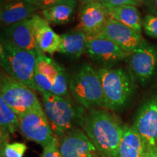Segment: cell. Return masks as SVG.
<instances>
[{"instance_id":"obj_10","label":"cell","mask_w":157,"mask_h":157,"mask_svg":"<svg viewBox=\"0 0 157 157\" xmlns=\"http://www.w3.org/2000/svg\"><path fill=\"white\" fill-rule=\"evenodd\" d=\"M147 148L157 146V95L145 102L132 125Z\"/></svg>"},{"instance_id":"obj_7","label":"cell","mask_w":157,"mask_h":157,"mask_svg":"<svg viewBox=\"0 0 157 157\" xmlns=\"http://www.w3.org/2000/svg\"><path fill=\"white\" fill-rule=\"evenodd\" d=\"M20 130L29 140L43 148L54 139L56 135L45 115L43 107L18 116Z\"/></svg>"},{"instance_id":"obj_26","label":"cell","mask_w":157,"mask_h":157,"mask_svg":"<svg viewBox=\"0 0 157 157\" xmlns=\"http://www.w3.org/2000/svg\"><path fill=\"white\" fill-rule=\"evenodd\" d=\"M103 4L107 8L119 7L122 5H132L135 7H140L143 5L144 0H97Z\"/></svg>"},{"instance_id":"obj_2","label":"cell","mask_w":157,"mask_h":157,"mask_svg":"<svg viewBox=\"0 0 157 157\" xmlns=\"http://www.w3.org/2000/svg\"><path fill=\"white\" fill-rule=\"evenodd\" d=\"M41 95L43 110L58 139L71 130L84 128L86 114L84 108L74 103L71 98H62L49 93Z\"/></svg>"},{"instance_id":"obj_14","label":"cell","mask_w":157,"mask_h":157,"mask_svg":"<svg viewBox=\"0 0 157 157\" xmlns=\"http://www.w3.org/2000/svg\"><path fill=\"white\" fill-rule=\"evenodd\" d=\"M98 35L109 39L128 55L144 42L140 34L112 18L108 21Z\"/></svg>"},{"instance_id":"obj_29","label":"cell","mask_w":157,"mask_h":157,"mask_svg":"<svg viewBox=\"0 0 157 157\" xmlns=\"http://www.w3.org/2000/svg\"><path fill=\"white\" fill-rule=\"evenodd\" d=\"M143 5L149 14L157 16V0H144Z\"/></svg>"},{"instance_id":"obj_6","label":"cell","mask_w":157,"mask_h":157,"mask_svg":"<svg viewBox=\"0 0 157 157\" xmlns=\"http://www.w3.org/2000/svg\"><path fill=\"white\" fill-rule=\"evenodd\" d=\"M0 97L18 116L42 108L34 90L4 71L0 75Z\"/></svg>"},{"instance_id":"obj_11","label":"cell","mask_w":157,"mask_h":157,"mask_svg":"<svg viewBox=\"0 0 157 157\" xmlns=\"http://www.w3.org/2000/svg\"><path fill=\"white\" fill-rule=\"evenodd\" d=\"M63 157H98L99 154L87 134L82 129L71 130L59 139Z\"/></svg>"},{"instance_id":"obj_3","label":"cell","mask_w":157,"mask_h":157,"mask_svg":"<svg viewBox=\"0 0 157 157\" xmlns=\"http://www.w3.org/2000/svg\"><path fill=\"white\" fill-rule=\"evenodd\" d=\"M98 71L103 90V107L116 111L126 106L136 89L133 74L122 68H101Z\"/></svg>"},{"instance_id":"obj_30","label":"cell","mask_w":157,"mask_h":157,"mask_svg":"<svg viewBox=\"0 0 157 157\" xmlns=\"http://www.w3.org/2000/svg\"><path fill=\"white\" fill-rule=\"evenodd\" d=\"M144 157H157V146L147 148Z\"/></svg>"},{"instance_id":"obj_25","label":"cell","mask_w":157,"mask_h":157,"mask_svg":"<svg viewBox=\"0 0 157 157\" xmlns=\"http://www.w3.org/2000/svg\"><path fill=\"white\" fill-rule=\"evenodd\" d=\"M143 28L148 36L157 38V16L147 15L143 21Z\"/></svg>"},{"instance_id":"obj_12","label":"cell","mask_w":157,"mask_h":157,"mask_svg":"<svg viewBox=\"0 0 157 157\" xmlns=\"http://www.w3.org/2000/svg\"><path fill=\"white\" fill-rule=\"evenodd\" d=\"M1 42L23 50L36 51L34 15L30 18L5 27L2 32Z\"/></svg>"},{"instance_id":"obj_17","label":"cell","mask_w":157,"mask_h":157,"mask_svg":"<svg viewBox=\"0 0 157 157\" xmlns=\"http://www.w3.org/2000/svg\"><path fill=\"white\" fill-rule=\"evenodd\" d=\"M34 34L37 48L44 53L52 55L58 52L61 38L50 27V23L38 14L34 15Z\"/></svg>"},{"instance_id":"obj_4","label":"cell","mask_w":157,"mask_h":157,"mask_svg":"<svg viewBox=\"0 0 157 157\" xmlns=\"http://www.w3.org/2000/svg\"><path fill=\"white\" fill-rule=\"evenodd\" d=\"M69 91L76 103L90 110L103 106L104 96L98 71L84 63L69 78Z\"/></svg>"},{"instance_id":"obj_21","label":"cell","mask_w":157,"mask_h":157,"mask_svg":"<svg viewBox=\"0 0 157 157\" xmlns=\"http://www.w3.org/2000/svg\"><path fill=\"white\" fill-rule=\"evenodd\" d=\"M77 2V0H68L63 2L56 4L52 7L41 10L42 15L43 17L51 24H66L69 23L73 17Z\"/></svg>"},{"instance_id":"obj_20","label":"cell","mask_w":157,"mask_h":157,"mask_svg":"<svg viewBox=\"0 0 157 157\" xmlns=\"http://www.w3.org/2000/svg\"><path fill=\"white\" fill-rule=\"evenodd\" d=\"M108 11L111 18L122 23L141 34L143 20H142L140 11L137 7L122 5L108 8Z\"/></svg>"},{"instance_id":"obj_31","label":"cell","mask_w":157,"mask_h":157,"mask_svg":"<svg viewBox=\"0 0 157 157\" xmlns=\"http://www.w3.org/2000/svg\"><path fill=\"white\" fill-rule=\"evenodd\" d=\"M78 2H80L82 5H86V4L87 3H90V2H94V1H96V0H77Z\"/></svg>"},{"instance_id":"obj_13","label":"cell","mask_w":157,"mask_h":157,"mask_svg":"<svg viewBox=\"0 0 157 157\" xmlns=\"http://www.w3.org/2000/svg\"><path fill=\"white\" fill-rule=\"evenodd\" d=\"M110 18L107 7L96 0L83 6L76 28L87 36H95L101 34Z\"/></svg>"},{"instance_id":"obj_9","label":"cell","mask_w":157,"mask_h":157,"mask_svg":"<svg viewBox=\"0 0 157 157\" xmlns=\"http://www.w3.org/2000/svg\"><path fill=\"white\" fill-rule=\"evenodd\" d=\"M87 53L102 68H112L129 56L114 42L101 35L88 36Z\"/></svg>"},{"instance_id":"obj_16","label":"cell","mask_w":157,"mask_h":157,"mask_svg":"<svg viewBox=\"0 0 157 157\" xmlns=\"http://www.w3.org/2000/svg\"><path fill=\"white\" fill-rule=\"evenodd\" d=\"M37 61L34 71V83L36 91L51 93L55 78L58 73V63L49 58L37 48Z\"/></svg>"},{"instance_id":"obj_19","label":"cell","mask_w":157,"mask_h":157,"mask_svg":"<svg viewBox=\"0 0 157 157\" xmlns=\"http://www.w3.org/2000/svg\"><path fill=\"white\" fill-rule=\"evenodd\" d=\"M146 145L132 126L123 125V134L118 157H144Z\"/></svg>"},{"instance_id":"obj_5","label":"cell","mask_w":157,"mask_h":157,"mask_svg":"<svg viewBox=\"0 0 157 157\" xmlns=\"http://www.w3.org/2000/svg\"><path fill=\"white\" fill-rule=\"evenodd\" d=\"M36 61V51L23 50L1 42L0 64L4 71L34 91H36L34 83Z\"/></svg>"},{"instance_id":"obj_15","label":"cell","mask_w":157,"mask_h":157,"mask_svg":"<svg viewBox=\"0 0 157 157\" xmlns=\"http://www.w3.org/2000/svg\"><path fill=\"white\" fill-rule=\"evenodd\" d=\"M40 10L36 0H1L0 21L5 27L30 18Z\"/></svg>"},{"instance_id":"obj_24","label":"cell","mask_w":157,"mask_h":157,"mask_svg":"<svg viewBox=\"0 0 157 157\" xmlns=\"http://www.w3.org/2000/svg\"><path fill=\"white\" fill-rule=\"evenodd\" d=\"M26 150L27 146L25 143L20 142L8 143L3 146V148H2V156L3 157H23Z\"/></svg>"},{"instance_id":"obj_22","label":"cell","mask_w":157,"mask_h":157,"mask_svg":"<svg viewBox=\"0 0 157 157\" xmlns=\"http://www.w3.org/2000/svg\"><path fill=\"white\" fill-rule=\"evenodd\" d=\"M20 130L19 117L0 97V132L2 147L8 143L10 135Z\"/></svg>"},{"instance_id":"obj_18","label":"cell","mask_w":157,"mask_h":157,"mask_svg":"<svg viewBox=\"0 0 157 157\" xmlns=\"http://www.w3.org/2000/svg\"><path fill=\"white\" fill-rule=\"evenodd\" d=\"M59 52L72 59L79 58L87 52L88 36L83 31L76 28L60 36Z\"/></svg>"},{"instance_id":"obj_8","label":"cell","mask_w":157,"mask_h":157,"mask_svg":"<svg viewBox=\"0 0 157 157\" xmlns=\"http://www.w3.org/2000/svg\"><path fill=\"white\" fill-rule=\"evenodd\" d=\"M131 73L140 84L151 79L157 69V48L144 41L126 58Z\"/></svg>"},{"instance_id":"obj_23","label":"cell","mask_w":157,"mask_h":157,"mask_svg":"<svg viewBox=\"0 0 157 157\" xmlns=\"http://www.w3.org/2000/svg\"><path fill=\"white\" fill-rule=\"evenodd\" d=\"M51 93L62 98H71L69 78L65 68L59 64L58 73L55 78Z\"/></svg>"},{"instance_id":"obj_28","label":"cell","mask_w":157,"mask_h":157,"mask_svg":"<svg viewBox=\"0 0 157 157\" xmlns=\"http://www.w3.org/2000/svg\"><path fill=\"white\" fill-rule=\"evenodd\" d=\"M66 1H68V0H36L40 10H43L56 5V4L63 2Z\"/></svg>"},{"instance_id":"obj_27","label":"cell","mask_w":157,"mask_h":157,"mask_svg":"<svg viewBox=\"0 0 157 157\" xmlns=\"http://www.w3.org/2000/svg\"><path fill=\"white\" fill-rule=\"evenodd\" d=\"M42 157H63L59 149V139L55 137L54 139L43 148Z\"/></svg>"},{"instance_id":"obj_1","label":"cell","mask_w":157,"mask_h":157,"mask_svg":"<svg viewBox=\"0 0 157 157\" xmlns=\"http://www.w3.org/2000/svg\"><path fill=\"white\" fill-rule=\"evenodd\" d=\"M84 129L102 157H118L123 125L111 113L100 109L88 110Z\"/></svg>"}]
</instances>
